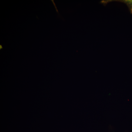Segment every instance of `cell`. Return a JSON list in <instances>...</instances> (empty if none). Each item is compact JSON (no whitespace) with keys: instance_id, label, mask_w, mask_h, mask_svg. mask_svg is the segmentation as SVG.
<instances>
[{"instance_id":"obj_1","label":"cell","mask_w":132,"mask_h":132,"mask_svg":"<svg viewBox=\"0 0 132 132\" xmlns=\"http://www.w3.org/2000/svg\"><path fill=\"white\" fill-rule=\"evenodd\" d=\"M112 1H117L124 3L128 7L131 14L132 13V0H103V4L106 6L108 3Z\"/></svg>"}]
</instances>
